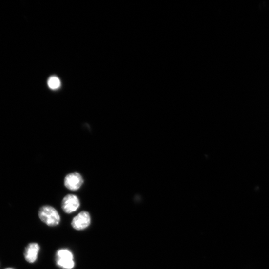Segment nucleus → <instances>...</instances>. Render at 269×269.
<instances>
[{
    "mask_svg": "<svg viewBox=\"0 0 269 269\" xmlns=\"http://www.w3.org/2000/svg\"><path fill=\"white\" fill-rule=\"evenodd\" d=\"M40 219L49 227H56L60 221V217L58 211L53 207L44 206L38 211Z\"/></svg>",
    "mask_w": 269,
    "mask_h": 269,
    "instance_id": "f257e3e1",
    "label": "nucleus"
},
{
    "mask_svg": "<svg viewBox=\"0 0 269 269\" xmlns=\"http://www.w3.org/2000/svg\"><path fill=\"white\" fill-rule=\"evenodd\" d=\"M57 265L64 269H72L75 267L74 255L72 252L67 249L58 250L56 253Z\"/></svg>",
    "mask_w": 269,
    "mask_h": 269,
    "instance_id": "f03ea898",
    "label": "nucleus"
},
{
    "mask_svg": "<svg viewBox=\"0 0 269 269\" xmlns=\"http://www.w3.org/2000/svg\"><path fill=\"white\" fill-rule=\"evenodd\" d=\"M84 182L81 175L77 173L74 172L67 174L64 181L65 187L70 191H76L79 190Z\"/></svg>",
    "mask_w": 269,
    "mask_h": 269,
    "instance_id": "7ed1b4c3",
    "label": "nucleus"
},
{
    "mask_svg": "<svg viewBox=\"0 0 269 269\" xmlns=\"http://www.w3.org/2000/svg\"><path fill=\"white\" fill-rule=\"evenodd\" d=\"M91 222V215L88 212L83 211L73 218L72 226L76 230L82 231L88 228Z\"/></svg>",
    "mask_w": 269,
    "mask_h": 269,
    "instance_id": "20e7f679",
    "label": "nucleus"
},
{
    "mask_svg": "<svg viewBox=\"0 0 269 269\" xmlns=\"http://www.w3.org/2000/svg\"><path fill=\"white\" fill-rule=\"evenodd\" d=\"M61 207L66 213L76 211L80 207V201L77 196L74 194L66 195L62 201Z\"/></svg>",
    "mask_w": 269,
    "mask_h": 269,
    "instance_id": "39448f33",
    "label": "nucleus"
},
{
    "mask_svg": "<svg viewBox=\"0 0 269 269\" xmlns=\"http://www.w3.org/2000/svg\"><path fill=\"white\" fill-rule=\"evenodd\" d=\"M40 247L37 243H30L25 249L24 256L26 260L30 263H34L38 258Z\"/></svg>",
    "mask_w": 269,
    "mask_h": 269,
    "instance_id": "423d86ee",
    "label": "nucleus"
},
{
    "mask_svg": "<svg viewBox=\"0 0 269 269\" xmlns=\"http://www.w3.org/2000/svg\"><path fill=\"white\" fill-rule=\"evenodd\" d=\"M48 84L51 89H57L60 87V81L58 77L53 76L49 78Z\"/></svg>",
    "mask_w": 269,
    "mask_h": 269,
    "instance_id": "0eeeda50",
    "label": "nucleus"
},
{
    "mask_svg": "<svg viewBox=\"0 0 269 269\" xmlns=\"http://www.w3.org/2000/svg\"><path fill=\"white\" fill-rule=\"evenodd\" d=\"M13 269L9 268H7V269Z\"/></svg>",
    "mask_w": 269,
    "mask_h": 269,
    "instance_id": "6e6552de",
    "label": "nucleus"
}]
</instances>
